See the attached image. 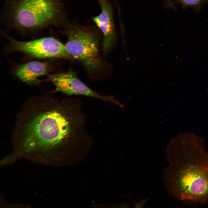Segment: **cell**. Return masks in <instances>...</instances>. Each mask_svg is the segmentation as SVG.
Masks as SVG:
<instances>
[{"label":"cell","instance_id":"obj_1","mask_svg":"<svg viewBox=\"0 0 208 208\" xmlns=\"http://www.w3.org/2000/svg\"><path fill=\"white\" fill-rule=\"evenodd\" d=\"M67 102L43 105L27 117L20 127L13 151L7 156L10 162L26 159L54 166L62 146L86 136L84 116L77 106Z\"/></svg>","mask_w":208,"mask_h":208},{"label":"cell","instance_id":"obj_2","mask_svg":"<svg viewBox=\"0 0 208 208\" xmlns=\"http://www.w3.org/2000/svg\"><path fill=\"white\" fill-rule=\"evenodd\" d=\"M166 155L164 178L169 192L181 200L208 201V151L203 138L181 133L170 142Z\"/></svg>","mask_w":208,"mask_h":208},{"label":"cell","instance_id":"obj_3","mask_svg":"<svg viewBox=\"0 0 208 208\" xmlns=\"http://www.w3.org/2000/svg\"><path fill=\"white\" fill-rule=\"evenodd\" d=\"M5 16L8 24L20 30L34 31L69 23L62 0H8Z\"/></svg>","mask_w":208,"mask_h":208},{"label":"cell","instance_id":"obj_4","mask_svg":"<svg viewBox=\"0 0 208 208\" xmlns=\"http://www.w3.org/2000/svg\"><path fill=\"white\" fill-rule=\"evenodd\" d=\"M97 28L69 22L62 31L67 38L65 45L68 52L92 75L100 70L103 64L99 51L100 30Z\"/></svg>","mask_w":208,"mask_h":208},{"label":"cell","instance_id":"obj_5","mask_svg":"<svg viewBox=\"0 0 208 208\" xmlns=\"http://www.w3.org/2000/svg\"><path fill=\"white\" fill-rule=\"evenodd\" d=\"M12 51L38 58H58L72 60L65 45L53 37H46L28 41H20L6 36Z\"/></svg>","mask_w":208,"mask_h":208},{"label":"cell","instance_id":"obj_6","mask_svg":"<svg viewBox=\"0 0 208 208\" xmlns=\"http://www.w3.org/2000/svg\"><path fill=\"white\" fill-rule=\"evenodd\" d=\"M48 80L55 86L56 91L67 96L81 95L116 103L113 97L101 95L85 85L71 69L67 72L49 76Z\"/></svg>","mask_w":208,"mask_h":208},{"label":"cell","instance_id":"obj_7","mask_svg":"<svg viewBox=\"0 0 208 208\" xmlns=\"http://www.w3.org/2000/svg\"><path fill=\"white\" fill-rule=\"evenodd\" d=\"M101 11L92 20L103 35L102 43L103 51L108 53L115 43L116 37L111 5L108 0H97Z\"/></svg>","mask_w":208,"mask_h":208},{"label":"cell","instance_id":"obj_8","mask_svg":"<svg viewBox=\"0 0 208 208\" xmlns=\"http://www.w3.org/2000/svg\"><path fill=\"white\" fill-rule=\"evenodd\" d=\"M48 64L44 62L32 61L19 66L14 70L17 77L27 83H34L38 78L46 74Z\"/></svg>","mask_w":208,"mask_h":208},{"label":"cell","instance_id":"obj_9","mask_svg":"<svg viewBox=\"0 0 208 208\" xmlns=\"http://www.w3.org/2000/svg\"><path fill=\"white\" fill-rule=\"evenodd\" d=\"M181 3L187 6H195L198 5L204 0H178Z\"/></svg>","mask_w":208,"mask_h":208},{"label":"cell","instance_id":"obj_10","mask_svg":"<svg viewBox=\"0 0 208 208\" xmlns=\"http://www.w3.org/2000/svg\"><path fill=\"white\" fill-rule=\"evenodd\" d=\"M165 1L167 6L171 8H174L172 0H165Z\"/></svg>","mask_w":208,"mask_h":208},{"label":"cell","instance_id":"obj_11","mask_svg":"<svg viewBox=\"0 0 208 208\" xmlns=\"http://www.w3.org/2000/svg\"><path fill=\"white\" fill-rule=\"evenodd\" d=\"M207 90L208 91V88H207Z\"/></svg>","mask_w":208,"mask_h":208}]
</instances>
